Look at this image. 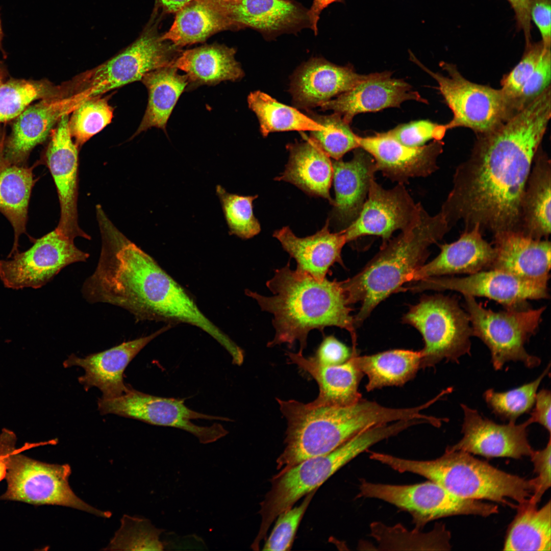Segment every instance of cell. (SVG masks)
<instances>
[{
    "mask_svg": "<svg viewBox=\"0 0 551 551\" xmlns=\"http://www.w3.org/2000/svg\"><path fill=\"white\" fill-rule=\"evenodd\" d=\"M550 99L544 92L497 128L477 135L440 210L450 227L462 220L466 230L478 226L493 235L518 232L526 183L550 118Z\"/></svg>",
    "mask_w": 551,
    "mask_h": 551,
    "instance_id": "cell-1",
    "label": "cell"
},
{
    "mask_svg": "<svg viewBox=\"0 0 551 551\" xmlns=\"http://www.w3.org/2000/svg\"><path fill=\"white\" fill-rule=\"evenodd\" d=\"M105 293L110 304L129 311L136 322L189 324L210 335L231 356L240 350V346L201 311L186 289L136 244L123 251L111 264Z\"/></svg>",
    "mask_w": 551,
    "mask_h": 551,
    "instance_id": "cell-2",
    "label": "cell"
},
{
    "mask_svg": "<svg viewBox=\"0 0 551 551\" xmlns=\"http://www.w3.org/2000/svg\"><path fill=\"white\" fill-rule=\"evenodd\" d=\"M266 285L273 295L264 296L250 290L245 292L256 300L262 311L273 315L276 333L268 347L286 343L291 348L298 341L299 352L303 353L311 331L317 329L323 333L326 327H337L350 333L352 348H356L354 318L341 281L317 280L306 272L292 270L288 262L274 271Z\"/></svg>",
    "mask_w": 551,
    "mask_h": 551,
    "instance_id": "cell-3",
    "label": "cell"
},
{
    "mask_svg": "<svg viewBox=\"0 0 551 551\" xmlns=\"http://www.w3.org/2000/svg\"><path fill=\"white\" fill-rule=\"evenodd\" d=\"M287 422L279 473L307 459L327 454L371 427L410 418L409 408H391L361 399L347 406H314L277 398Z\"/></svg>",
    "mask_w": 551,
    "mask_h": 551,
    "instance_id": "cell-4",
    "label": "cell"
},
{
    "mask_svg": "<svg viewBox=\"0 0 551 551\" xmlns=\"http://www.w3.org/2000/svg\"><path fill=\"white\" fill-rule=\"evenodd\" d=\"M450 227L441 212L431 216L421 206L414 222L383 245L379 252L357 274L341 281L349 305L360 302L354 317L359 326L382 300L412 282L428 258L429 247L441 240Z\"/></svg>",
    "mask_w": 551,
    "mask_h": 551,
    "instance_id": "cell-5",
    "label": "cell"
},
{
    "mask_svg": "<svg viewBox=\"0 0 551 551\" xmlns=\"http://www.w3.org/2000/svg\"><path fill=\"white\" fill-rule=\"evenodd\" d=\"M374 459L399 472L423 476L463 498L487 499L511 506L507 498L524 503L534 491L532 479L527 480L507 473L462 450L446 448L442 456L428 461L405 459L378 453Z\"/></svg>",
    "mask_w": 551,
    "mask_h": 551,
    "instance_id": "cell-6",
    "label": "cell"
},
{
    "mask_svg": "<svg viewBox=\"0 0 551 551\" xmlns=\"http://www.w3.org/2000/svg\"><path fill=\"white\" fill-rule=\"evenodd\" d=\"M384 425L372 427L358 433L333 451L305 460L271 479L272 487L261 503V523L251 545L259 549L269 527L277 516L293 507L303 496L317 488L340 468L379 441L389 438Z\"/></svg>",
    "mask_w": 551,
    "mask_h": 551,
    "instance_id": "cell-7",
    "label": "cell"
},
{
    "mask_svg": "<svg viewBox=\"0 0 551 551\" xmlns=\"http://www.w3.org/2000/svg\"><path fill=\"white\" fill-rule=\"evenodd\" d=\"M154 10L143 30L131 44L105 62L65 84L68 94L81 101L101 95L129 83L141 80L147 73L173 65L180 48L163 40L158 32Z\"/></svg>",
    "mask_w": 551,
    "mask_h": 551,
    "instance_id": "cell-8",
    "label": "cell"
},
{
    "mask_svg": "<svg viewBox=\"0 0 551 551\" xmlns=\"http://www.w3.org/2000/svg\"><path fill=\"white\" fill-rule=\"evenodd\" d=\"M403 319L422 336L420 368L435 367L443 360L459 363L461 357L470 355L471 327L458 297L424 296Z\"/></svg>",
    "mask_w": 551,
    "mask_h": 551,
    "instance_id": "cell-9",
    "label": "cell"
},
{
    "mask_svg": "<svg viewBox=\"0 0 551 551\" xmlns=\"http://www.w3.org/2000/svg\"><path fill=\"white\" fill-rule=\"evenodd\" d=\"M464 297L472 336L487 346L495 370L502 369L510 361L522 362L529 368L540 364L541 359L529 354L524 345L537 331L545 307L496 312L484 308L474 297Z\"/></svg>",
    "mask_w": 551,
    "mask_h": 551,
    "instance_id": "cell-10",
    "label": "cell"
},
{
    "mask_svg": "<svg viewBox=\"0 0 551 551\" xmlns=\"http://www.w3.org/2000/svg\"><path fill=\"white\" fill-rule=\"evenodd\" d=\"M411 60L438 83V89L453 117L444 126L471 129L476 135L497 128L516 113L510 101L500 89L471 82L465 79L456 65L441 62L440 66L447 76L431 71L414 56Z\"/></svg>",
    "mask_w": 551,
    "mask_h": 551,
    "instance_id": "cell-11",
    "label": "cell"
},
{
    "mask_svg": "<svg viewBox=\"0 0 551 551\" xmlns=\"http://www.w3.org/2000/svg\"><path fill=\"white\" fill-rule=\"evenodd\" d=\"M68 464H49L34 460L16 449L9 457L5 477L7 487L0 500L35 505H53L84 511L104 517L109 511L97 510L78 497L70 488Z\"/></svg>",
    "mask_w": 551,
    "mask_h": 551,
    "instance_id": "cell-12",
    "label": "cell"
},
{
    "mask_svg": "<svg viewBox=\"0 0 551 551\" xmlns=\"http://www.w3.org/2000/svg\"><path fill=\"white\" fill-rule=\"evenodd\" d=\"M359 497L375 498L408 512L417 530L440 518L458 515L486 517L498 512L496 505L465 499L431 481L413 485L372 483L362 480Z\"/></svg>",
    "mask_w": 551,
    "mask_h": 551,
    "instance_id": "cell-13",
    "label": "cell"
},
{
    "mask_svg": "<svg viewBox=\"0 0 551 551\" xmlns=\"http://www.w3.org/2000/svg\"><path fill=\"white\" fill-rule=\"evenodd\" d=\"M97 405L102 415L113 414L152 425L181 429L193 435L203 444L215 442L224 437L229 432L219 423L199 426L191 420H231L227 417L193 411L185 405L183 399L155 396L137 391L130 386L118 396L101 397Z\"/></svg>",
    "mask_w": 551,
    "mask_h": 551,
    "instance_id": "cell-14",
    "label": "cell"
},
{
    "mask_svg": "<svg viewBox=\"0 0 551 551\" xmlns=\"http://www.w3.org/2000/svg\"><path fill=\"white\" fill-rule=\"evenodd\" d=\"M89 257L75 245L74 239L56 229L28 250L0 260V279L10 289L39 288L66 266L86 262Z\"/></svg>",
    "mask_w": 551,
    "mask_h": 551,
    "instance_id": "cell-15",
    "label": "cell"
},
{
    "mask_svg": "<svg viewBox=\"0 0 551 551\" xmlns=\"http://www.w3.org/2000/svg\"><path fill=\"white\" fill-rule=\"evenodd\" d=\"M408 286L405 290L415 292L450 290L464 296L485 297L500 304L507 309L527 308L529 300L548 297L547 284L523 280L494 269L464 277L428 278Z\"/></svg>",
    "mask_w": 551,
    "mask_h": 551,
    "instance_id": "cell-16",
    "label": "cell"
},
{
    "mask_svg": "<svg viewBox=\"0 0 551 551\" xmlns=\"http://www.w3.org/2000/svg\"><path fill=\"white\" fill-rule=\"evenodd\" d=\"M421 206L415 203L404 184L386 189L374 179L359 216L343 229L347 242L363 236L375 235L385 243L394 231H403L414 222Z\"/></svg>",
    "mask_w": 551,
    "mask_h": 551,
    "instance_id": "cell-17",
    "label": "cell"
},
{
    "mask_svg": "<svg viewBox=\"0 0 551 551\" xmlns=\"http://www.w3.org/2000/svg\"><path fill=\"white\" fill-rule=\"evenodd\" d=\"M461 407L464 414L461 429L463 436L457 443L447 447L449 450L487 458L514 459L530 456L533 453L534 449L528 439V428L533 423L530 417L520 424H498L465 404H461Z\"/></svg>",
    "mask_w": 551,
    "mask_h": 551,
    "instance_id": "cell-18",
    "label": "cell"
},
{
    "mask_svg": "<svg viewBox=\"0 0 551 551\" xmlns=\"http://www.w3.org/2000/svg\"><path fill=\"white\" fill-rule=\"evenodd\" d=\"M69 114L63 115L51 133L45 151V163L55 182L60 204L57 229L64 235L90 239L78 222V150L68 128Z\"/></svg>",
    "mask_w": 551,
    "mask_h": 551,
    "instance_id": "cell-19",
    "label": "cell"
},
{
    "mask_svg": "<svg viewBox=\"0 0 551 551\" xmlns=\"http://www.w3.org/2000/svg\"><path fill=\"white\" fill-rule=\"evenodd\" d=\"M233 23L236 29L248 27L265 38L310 28L308 11L293 0H199Z\"/></svg>",
    "mask_w": 551,
    "mask_h": 551,
    "instance_id": "cell-20",
    "label": "cell"
},
{
    "mask_svg": "<svg viewBox=\"0 0 551 551\" xmlns=\"http://www.w3.org/2000/svg\"><path fill=\"white\" fill-rule=\"evenodd\" d=\"M356 139L359 147L373 158L377 171L402 184L411 178L425 177L436 171L437 158L443 151L441 140L411 147L401 143L387 132L367 137L356 135Z\"/></svg>",
    "mask_w": 551,
    "mask_h": 551,
    "instance_id": "cell-21",
    "label": "cell"
},
{
    "mask_svg": "<svg viewBox=\"0 0 551 551\" xmlns=\"http://www.w3.org/2000/svg\"><path fill=\"white\" fill-rule=\"evenodd\" d=\"M174 325L167 323L148 336L123 342L84 357L71 355L64 362V366H79L84 370V374L79 377L78 381L85 390L94 387L101 390L102 398L118 396L130 387L124 384L123 379L128 364L149 342Z\"/></svg>",
    "mask_w": 551,
    "mask_h": 551,
    "instance_id": "cell-22",
    "label": "cell"
},
{
    "mask_svg": "<svg viewBox=\"0 0 551 551\" xmlns=\"http://www.w3.org/2000/svg\"><path fill=\"white\" fill-rule=\"evenodd\" d=\"M79 104L73 96H65L41 99L27 107L15 118L4 141V158L11 163L27 165L33 149L46 140L63 115L71 113Z\"/></svg>",
    "mask_w": 551,
    "mask_h": 551,
    "instance_id": "cell-23",
    "label": "cell"
},
{
    "mask_svg": "<svg viewBox=\"0 0 551 551\" xmlns=\"http://www.w3.org/2000/svg\"><path fill=\"white\" fill-rule=\"evenodd\" d=\"M380 73L359 74L350 66H338L322 58H313L300 66L291 78L293 104L307 110L320 106Z\"/></svg>",
    "mask_w": 551,
    "mask_h": 551,
    "instance_id": "cell-24",
    "label": "cell"
},
{
    "mask_svg": "<svg viewBox=\"0 0 551 551\" xmlns=\"http://www.w3.org/2000/svg\"><path fill=\"white\" fill-rule=\"evenodd\" d=\"M391 74L389 71L380 72L378 76L359 83L320 107L323 110H333L349 124L359 113L399 107L403 102L410 100L427 102L408 83L392 78Z\"/></svg>",
    "mask_w": 551,
    "mask_h": 551,
    "instance_id": "cell-25",
    "label": "cell"
},
{
    "mask_svg": "<svg viewBox=\"0 0 551 551\" xmlns=\"http://www.w3.org/2000/svg\"><path fill=\"white\" fill-rule=\"evenodd\" d=\"M495 257L491 269L522 279L547 284L550 269V242L516 231L493 235Z\"/></svg>",
    "mask_w": 551,
    "mask_h": 551,
    "instance_id": "cell-26",
    "label": "cell"
},
{
    "mask_svg": "<svg viewBox=\"0 0 551 551\" xmlns=\"http://www.w3.org/2000/svg\"><path fill=\"white\" fill-rule=\"evenodd\" d=\"M440 248L435 258L417 270L412 281L490 269L495 257L493 245L484 239L478 226L464 229L458 240L441 244Z\"/></svg>",
    "mask_w": 551,
    "mask_h": 551,
    "instance_id": "cell-27",
    "label": "cell"
},
{
    "mask_svg": "<svg viewBox=\"0 0 551 551\" xmlns=\"http://www.w3.org/2000/svg\"><path fill=\"white\" fill-rule=\"evenodd\" d=\"M332 166L335 192L333 217L345 229L362 210L377 171L375 162L371 155L358 147L350 160H335Z\"/></svg>",
    "mask_w": 551,
    "mask_h": 551,
    "instance_id": "cell-28",
    "label": "cell"
},
{
    "mask_svg": "<svg viewBox=\"0 0 551 551\" xmlns=\"http://www.w3.org/2000/svg\"><path fill=\"white\" fill-rule=\"evenodd\" d=\"M329 226L328 219L320 231L302 238L296 236L289 227H284L274 231L273 236L295 259L296 270L321 281L327 278L335 263L343 266L341 251L347 242L343 230L332 233Z\"/></svg>",
    "mask_w": 551,
    "mask_h": 551,
    "instance_id": "cell-29",
    "label": "cell"
},
{
    "mask_svg": "<svg viewBox=\"0 0 551 551\" xmlns=\"http://www.w3.org/2000/svg\"><path fill=\"white\" fill-rule=\"evenodd\" d=\"M289 363L296 365L309 373L317 382L319 394L310 403L314 406H347L362 399L358 391L364 375L350 358L345 362L335 365L318 363L314 357H305L303 352H287Z\"/></svg>",
    "mask_w": 551,
    "mask_h": 551,
    "instance_id": "cell-30",
    "label": "cell"
},
{
    "mask_svg": "<svg viewBox=\"0 0 551 551\" xmlns=\"http://www.w3.org/2000/svg\"><path fill=\"white\" fill-rule=\"evenodd\" d=\"M289 158L284 171L275 180L290 183L310 195L327 199L333 177L330 157L311 138L287 146Z\"/></svg>",
    "mask_w": 551,
    "mask_h": 551,
    "instance_id": "cell-31",
    "label": "cell"
},
{
    "mask_svg": "<svg viewBox=\"0 0 551 551\" xmlns=\"http://www.w3.org/2000/svg\"><path fill=\"white\" fill-rule=\"evenodd\" d=\"M235 53L234 48L224 45H206L181 52L173 65L185 72L187 90L204 85L214 86L222 81H236L244 76Z\"/></svg>",
    "mask_w": 551,
    "mask_h": 551,
    "instance_id": "cell-32",
    "label": "cell"
},
{
    "mask_svg": "<svg viewBox=\"0 0 551 551\" xmlns=\"http://www.w3.org/2000/svg\"><path fill=\"white\" fill-rule=\"evenodd\" d=\"M550 161L540 147L526 183L519 232L535 239H547L550 233Z\"/></svg>",
    "mask_w": 551,
    "mask_h": 551,
    "instance_id": "cell-33",
    "label": "cell"
},
{
    "mask_svg": "<svg viewBox=\"0 0 551 551\" xmlns=\"http://www.w3.org/2000/svg\"><path fill=\"white\" fill-rule=\"evenodd\" d=\"M0 149V212L11 224L14 240L9 258L18 252L19 237L26 232L32 189L36 180L33 167L11 163Z\"/></svg>",
    "mask_w": 551,
    "mask_h": 551,
    "instance_id": "cell-34",
    "label": "cell"
},
{
    "mask_svg": "<svg viewBox=\"0 0 551 551\" xmlns=\"http://www.w3.org/2000/svg\"><path fill=\"white\" fill-rule=\"evenodd\" d=\"M178 69L173 65L161 67L146 73L141 80L147 89L148 99L135 135L153 127L166 133L168 118L188 85L186 75L180 74Z\"/></svg>",
    "mask_w": 551,
    "mask_h": 551,
    "instance_id": "cell-35",
    "label": "cell"
},
{
    "mask_svg": "<svg viewBox=\"0 0 551 551\" xmlns=\"http://www.w3.org/2000/svg\"><path fill=\"white\" fill-rule=\"evenodd\" d=\"M357 368L367 375V391L386 386H402L420 368V351L392 349L370 356L352 354Z\"/></svg>",
    "mask_w": 551,
    "mask_h": 551,
    "instance_id": "cell-36",
    "label": "cell"
},
{
    "mask_svg": "<svg viewBox=\"0 0 551 551\" xmlns=\"http://www.w3.org/2000/svg\"><path fill=\"white\" fill-rule=\"evenodd\" d=\"M176 13L172 26L161 37L179 48L202 42L219 31L236 29L226 16L199 0L191 1Z\"/></svg>",
    "mask_w": 551,
    "mask_h": 551,
    "instance_id": "cell-37",
    "label": "cell"
},
{
    "mask_svg": "<svg viewBox=\"0 0 551 551\" xmlns=\"http://www.w3.org/2000/svg\"><path fill=\"white\" fill-rule=\"evenodd\" d=\"M550 500L540 509L529 500L519 504L508 530L504 550H551Z\"/></svg>",
    "mask_w": 551,
    "mask_h": 551,
    "instance_id": "cell-38",
    "label": "cell"
},
{
    "mask_svg": "<svg viewBox=\"0 0 551 551\" xmlns=\"http://www.w3.org/2000/svg\"><path fill=\"white\" fill-rule=\"evenodd\" d=\"M249 108L259 121L263 136L274 132L317 131L323 127L296 109L280 103L260 91L251 92L247 98Z\"/></svg>",
    "mask_w": 551,
    "mask_h": 551,
    "instance_id": "cell-39",
    "label": "cell"
},
{
    "mask_svg": "<svg viewBox=\"0 0 551 551\" xmlns=\"http://www.w3.org/2000/svg\"><path fill=\"white\" fill-rule=\"evenodd\" d=\"M63 93L62 85L46 80L5 81L0 85V123L15 119L34 101L61 97ZM4 134L0 129V139Z\"/></svg>",
    "mask_w": 551,
    "mask_h": 551,
    "instance_id": "cell-40",
    "label": "cell"
},
{
    "mask_svg": "<svg viewBox=\"0 0 551 551\" xmlns=\"http://www.w3.org/2000/svg\"><path fill=\"white\" fill-rule=\"evenodd\" d=\"M550 364L535 380L511 390L498 392L492 388L483 397L492 412L501 420L516 422L517 419L533 408L540 383L549 373Z\"/></svg>",
    "mask_w": 551,
    "mask_h": 551,
    "instance_id": "cell-41",
    "label": "cell"
},
{
    "mask_svg": "<svg viewBox=\"0 0 551 551\" xmlns=\"http://www.w3.org/2000/svg\"><path fill=\"white\" fill-rule=\"evenodd\" d=\"M71 113L68 128L79 147L110 123L113 109L106 98L99 95L85 99Z\"/></svg>",
    "mask_w": 551,
    "mask_h": 551,
    "instance_id": "cell-42",
    "label": "cell"
},
{
    "mask_svg": "<svg viewBox=\"0 0 551 551\" xmlns=\"http://www.w3.org/2000/svg\"><path fill=\"white\" fill-rule=\"evenodd\" d=\"M308 116L323 127L311 131L310 138L329 157L337 160L347 152L359 147L356 134L339 114L321 115L311 111Z\"/></svg>",
    "mask_w": 551,
    "mask_h": 551,
    "instance_id": "cell-43",
    "label": "cell"
},
{
    "mask_svg": "<svg viewBox=\"0 0 551 551\" xmlns=\"http://www.w3.org/2000/svg\"><path fill=\"white\" fill-rule=\"evenodd\" d=\"M218 196L230 235L248 239L258 235L261 226L253 212V202L258 195H241L228 192L217 185Z\"/></svg>",
    "mask_w": 551,
    "mask_h": 551,
    "instance_id": "cell-44",
    "label": "cell"
},
{
    "mask_svg": "<svg viewBox=\"0 0 551 551\" xmlns=\"http://www.w3.org/2000/svg\"><path fill=\"white\" fill-rule=\"evenodd\" d=\"M162 532L148 519L124 515L120 529L105 549L162 550L164 544L159 537Z\"/></svg>",
    "mask_w": 551,
    "mask_h": 551,
    "instance_id": "cell-45",
    "label": "cell"
},
{
    "mask_svg": "<svg viewBox=\"0 0 551 551\" xmlns=\"http://www.w3.org/2000/svg\"><path fill=\"white\" fill-rule=\"evenodd\" d=\"M315 491L307 494L298 506L281 512L269 537L266 540L263 550H289L292 545L298 525Z\"/></svg>",
    "mask_w": 551,
    "mask_h": 551,
    "instance_id": "cell-46",
    "label": "cell"
},
{
    "mask_svg": "<svg viewBox=\"0 0 551 551\" xmlns=\"http://www.w3.org/2000/svg\"><path fill=\"white\" fill-rule=\"evenodd\" d=\"M541 41L525 45V51L519 63L502 80L504 94L517 112L516 103L521 91L534 71L545 48Z\"/></svg>",
    "mask_w": 551,
    "mask_h": 551,
    "instance_id": "cell-47",
    "label": "cell"
},
{
    "mask_svg": "<svg viewBox=\"0 0 551 551\" xmlns=\"http://www.w3.org/2000/svg\"><path fill=\"white\" fill-rule=\"evenodd\" d=\"M446 131L444 125L421 120L399 125L386 132L405 145L417 147L431 139L441 140Z\"/></svg>",
    "mask_w": 551,
    "mask_h": 551,
    "instance_id": "cell-48",
    "label": "cell"
},
{
    "mask_svg": "<svg viewBox=\"0 0 551 551\" xmlns=\"http://www.w3.org/2000/svg\"><path fill=\"white\" fill-rule=\"evenodd\" d=\"M550 47H545L531 77L524 85L518 98L516 108L519 111L550 86Z\"/></svg>",
    "mask_w": 551,
    "mask_h": 551,
    "instance_id": "cell-49",
    "label": "cell"
},
{
    "mask_svg": "<svg viewBox=\"0 0 551 551\" xmlns=\"http://www.w3.org/2000/svg\"><path fill=\"white\" fill-rule=\"evenodd\" d=\"M550 455L551 440L549 437L546 446L542 449L533 451L530 456L533 463L534 472L537 474L533 479V494L529 502L537 505L540 502L545 492L550 487Z\"/></svg>",
    "mask_w": 551,
    "mask_h": 551,
    "instance_id": "cell-50",
    "label": "cell"
},
{
    "mask_svg": "<svg viewBox=\"0 0 551 551\" xmlns=\"http://www.w3.org/2000/svg\"><path fill=\"white\" fill-rule=\"evenodd\" d=\"M352 355V349L333 335H329L324 337L314 357L320 364L335 365L345 362Z\"/></svg>",
    "mask_w": 551,
    "mask_h": 551,
    "instance_id": "cell-51",
    "label": "cell"
},
{
    "mask_svg": "<svg viewBox=\"0 0 551 551\" xmlns=\"http://www.w3.org/2000/svg\"><path fill=\"white\" fill-rule=\"evenodd\" d=\"M550 0H533L530 8L531 21L535 24L545 46L550 47Z\"/></svg>",
    "mask_w": 551,
    "mask_h": 551,
    "instance_id": "cell-52",
    "label": "cell"
},
{
    "mask_svg": "<svg viewBox=\"0 0 551 551\" xmlns=\"http://www.w3.org/2000/svg\"><path fill=\"white\" fill-rule=\"evenodd\" d=\"M551 395L549 390L542 389L537 392L530 413L532 423H538L550 434Z\"/></svg>",
    "mask_w": 551,
    "mask_h": 551,
    "instance_id": "cell-53",
    "label": "cell"
},
{
    "mask_svg": "<svg viewBox=\"0 0 551 551\" xmlns=\"http://www.w3.org/2000/svg\"><path fill=\"white\" fill-rule=\"evenodd\" d=\"M514 13L516 28L523 33L525 45L532 42L530 8L533 0H506Z\"/></svg>",
    "mask_w": 551,
    "mask_h": 551,
    "instance_id": "cell-54",
    "label": "cell"
},
{
    "mask_svg": "<svg viewBox=\"0 0 551 551\" xmlns=\"http://www.w3.org/2000/svg\"><path fill=\"white\" fill-rule=\"evenodd\" d=\"M16 437L14 433L4 430L0 434V482L5 478L10 456L17 449Z\"/></svg>",
    "mask_w": 551,
    "mask_h": 551,
    "instance_id": "cell-55",
    "label": "cell"
},
{
    "mask_svg": "<svg viewBox=\"0 0 551 551\" xmlns=\"http://www.w3.org/2000/svg\"><path fill=\"white\" fill-rule=\"evenodd\" d=\"M341 0H313L312 5L308 11L310 28L315 34L318 33L317 23L321 12L332 3Z\"/></svg>",
    "mask_w": 551,
    "mask_h": 551,
    "instance_id": "cell-56",
    "label": "cell"
},
{
    "mask_svg": "<svg viewBox=\"0 0 551 551\" xmlns=\"http://www.w3.org/2000/svg\"><path fill=\"white\" fill-rule=\"evenodd\" d=\"M166 11L176 13L182 8L194 0H158Z\"/></svg>",
    "mask_w": 551,
    "mask_h": 551,
    "instance_id": "cell-57",
    "label": "cell"
},
{
    "mask_svg": "<svg viewBox=\"0 0 551 551\" xmlns=\"http://www.w3.org/2000/svg\"><path fill=\"white\" fill-rule=\"evenodd\" d=\"M7 75L6 69L3 63L0 62V85L5 82Z\"/></svg>",
    "mask_w": 551,
    "mask_h": 551,
    "instance_id": "cell-58",
    "label": "cell"
},
{
    "mask_svg": "<svg viewBox=\"0 0 551 551\" xmlns=\"http://www.w3.org/2000/svg\"><path fill=\"white\" fill-rule=\"evenodd\" d=\"M0 16H1V15H0ZM4 36V33H3V29H2V23H1V16H0V51L2 53V54H3V55L4 56H6V53L5 52V51L4 50V49H3V47H2V40H3Z\"/></svg>",
    "mask_w": 551,
    "mask_h": 551,
    "instance_id": "cell-59",
    "label": "cell"
}]
</instances>
